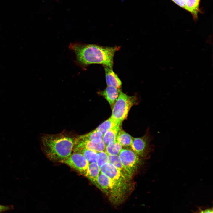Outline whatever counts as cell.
Instances as JSON below:
<instances>
[{"mask_svg": "<svg viewBox=\"0 0 213 213\" xmlns=\"http://www.w3.org/2000/svg\"><path fill=\"white\" fill-rule=\"evenodd\" d=\"M137 103L136 96H129L120 91L118 97L112 107L110 117L121 126L123 121L127 117L131 108Z\"/></svg>", "mask_w": 213, "mask_h": 213, "instance_id": "cell-3", "label": "cell"}, {"mask_svg": "<svg viewBox=\"0 0 213 213\" xmlns=\"http://www.w3.org/2000/svg\"><path fill=\"white\" fill-rule=\"evenodd\" d=\"M76 138L64 132L45 134L40 138L41 148L50 161L61 163L72 154Z\"/></svg>", "mask_w": 213, "mask_h": 213, "instance_id": "cell-2", "label": "cell"}, {"mask_svg": "<svg viewBox=\"0 0 213 213\" xmlns=\"http://www.w3.org/2000/svg\"><path fill=\"white\" fill-rule=\"evenodd\" d=\"M11 208L9 206H5L0 204V212L8 210Z\"/></svg>", "mask_w": 213, "mask_h": 213, "instance_id": "cell-22", "label": "cell"}, {"mask_svg": "<svg viewBox=\"0 0 213 213\" xmlns=\"http://www.w3.org/2000/svg\"><path fill=\"white\" fill-rule=\"evenodd\" d=\"M109 162L108 154L105 151L98 152V156L96 163L100 167L103 165Z\"/></svg>", "mask_w": 213, "mask_h": 213, "instance_id": "cell-20", "label": "cell"}, {"mask_svg": "<svg viewBox=\"0 0 213 213\" xmlns=\"http://www.w3.org/2000/svg\"><path fill=\"white\" fill-rule=\"evenodd\" d=\"M100 172L110 178L128 196L133 190L129 182L130 179L124 176L111 163L108 162L100 167Z\"/></svg>", "mask_w": 213, "mask_h": 213, "instance_id": "cell-4", "label": "cell"}, {"mask_svg": "<svg viewBox=\"0 0 213 213\" xmlns=\"http://www.w3.org/2000/svg\"><path fill=\"white\" fill-rule=\"evenodd\" d=\"M103 136L101 133L95 129L87 134L79 136L77 138L82 140H91L97 139H102Z\"/></svg>", "mask_w": 213, "mask_h": 213, "instance_id": "cell-19", "label": "cell"}, {"mask_svg": "<svg viewBox=\"0 0 213 213\" xmlns=\"http://www.w3.org/2000/svg\"><path fill=\"white\" fill-rule=\"evenodd\" d=\"M109 162L113 165L125 177L131 179V177L125 169L118 155L108 154Z\"/></svg>", "mask_w": 213, "mask_h": 213, "instance_id": "cell-13", "label": "cell"}, {"mask_svg": "<svg viewBox=\"0 0 213 213\" xmlns=\"http://www.w3.org/2000/svg\"><path fill=\"white\" fill-rule=\"evenodd\" d=\"M100 172V167L96 162L89 164L85 176L98 188V178Z\"/></svg>", "mask_w": 213, "mask_h": 213, "instance_id": "cell-11", "label": "cell"}, {"mask_svg": "<svg viewBox=\"0 0 213 213\" xmlns=\"http://www.w3.org/2000/svg\"><path fill=\"white\" fill-rule=\"evenodd\" d=\"M122 146L116 141L109 143L106 146L105 151L108 154L118 155Z\"/></svg>", "mask_w": 213, "mask_h": 213, "instance_id": "cell-17", "label": "cell"}, {"mask_svg": "<svg viewBox=\"0 0 213 213\" xmlns=\"http://www.w3.org/2000/svg\"><path fill=\"white\" fill-rule=\"evenodd\" d=\"M69 48L75 53L76 62L83 69H86L92 64H100L104 67L112 69L115 53L120 47L71 43Z\"/></svg>", "mask_w": 213, "mask_h": 213, "instance_id": "cell-1", "label": "cell"}, {"mask_svg": "<svg viewBox=\"0 0 213 213\" xmlns=\"http://www.w3.org/2000/svg\"><path fill=\"white\" fill-rule=\"evenodd\" d=\"M200 0H185V9L191 12L195 19L197 18Z\"/></svg>", "mask_w": 213, "mask_h": 213, "instance_id": "cell-16", "label": "cell"}, {"mask_svg": "<svg viewBox=\"0 0 213 213\" xmlns=\"http://www.w3.org/2000/svg\"><path fill=\"white\" fill-rule=\"evenodd\" d=\"M61 163L68 165L80 174L85 176L89 164L88 161L83 154L74 152Z\"/></svg>", "mask_w": 213, "mask_h": 213, "instance_id": "cell-6", "label": "cell"}, {"mask_svg": "<svg viewBox=\"0 0 213 213\" xmlns=\"http://www.w3.org/2000/svg\"><path fill=\"white\" fill-rule=\"evenodd\" d=\"M106 146L102 139L91 140H82L77 138L73 147H80L96 151L98 152L105 151Z\"/></svg>", "mask_w": 213, "mask_h": 213, "instance_id": "cell-8", "label": "cell"}, {"mask_svg": "<svg viewBox=\"0 0 213 213\" xmlns=\"http://www.w3.org/2000/svg\"><path fill=\"white\" fill-rule=\"evenodd\" d=\"M104 69L107 86H113L120 88L122 86V82L112 69L107 67H104Z\"/></svg>", "mask_w": 213, "mask_h": 213, "instance_id": "cell-10", "label": "cell"}, {"mask_svg": "<svg viewBox=\"0 0 213 213\" xmlns=\"http://www.w3.org/2000/svg\"><path fill=\"white\" fill-rule=\"evenodd\" d=\"M132 139L133 137L121 128L118 133L116 141L122 146H130Z\"/></svg>", "mask_w": 213, "mask_h": 213, "instance_id": "cell-15", "label": "cell"}, {"mask_svg": "<svg viewBox=\"0 0 213 213\" xmlns=\"http://www.w3.org/2000/svg\"><path fill=\"white\" fill-rule=\"evenodd\" d=\"M74 152L80 153L86 158L89 163L96 162L98 152L86 148L80 147H73Z\"/></svg>", "mask_w": 213, "mask_h": 213, "instance_id": "cell-12", "label": "cell"}, {"mask_svg": "<svg viewBox=\"0 0 213 213\" xmlns=\"http://www.w3.org/2000/svg\"><path fill=\"white\" fill-rule=\"evenodd\" d=\"M120 91V88L113 86H107L104 90L99 92V93L112 107L118 97Z\"/></svg>", "mask_w": 213, "mask_h": 213, "instance_id": "cell-9", "label": "cell"}, {"mask_svg": "<svg viewBox=\"0 0 213 213\" xmlns=\"http://www.w3.org/2000/svg\"><path fill=\"white\" fill-rule=\"evenodd\" d=\"M125 169L132 177L139 163V155L132 149H123L118 155Z\"/></svg>", "mask_w": 213, "mask_h": 213, "instance_id": "cell-5", "label": "cell"}, {"mask_svg": "<svg viewBox=\"0 0 213 213\" xmlns=\"http://www.w3.org/2000/svg\"><path fill=\"white\" fill-rule=\"evenodd\" d=\"M120 128L121 126L116 125L103 135L102 140L106 146L111 142L116 141L118 133Z\"/></svg>", "mask_w": 213, "mask_h": 213, "instance_id": "cell-14", "label": "cell"}, {"mask_svg": "<svg viewBox=\"0 0 213 213\" xmlns=\"http://www.w3.org/2000/svg\"><path fill=\"white\" fill-rule=\"evenodd\" d=\"M175 3L185 9V0H172Z\"/></svg>", "mask_w": 213, "mask_h": 213, "instance_id": "cell-21", "label": "cell"}, {"mask_svg": "<svg viewBox=\"0 0 213 213\" xmlns=\"http://www.w3.org/2000/svg\"><path fill=\"white\" fill-rule=\"evenodd\" d=\"M150 135L148 133L141 138L133 137L130 146L132 150L138 155L143 156L148 152Z\"/></svg>", "mask_w": 213, "mask_h": 213, "instance_id": "cell-7", "label": "cell"}, {"mask_svg": "<svg viewBox=\"0 0 213 213\" xmlns=\"http://www.w3.org/2000/svg\"><path fill=\"white\" fill-rule=\"evenodd\" d=\"M117 125H120L110 117L100 125L96 129L104 135L110 129Z\"/></svg>", "mask_w": 213, "mask_h": 213, "instance_id": "cell-18", "label": "cell"}, {"mask_svg": "<svg viewBox=\"0 0 213 213\" xmlns=\"http://www.w3.org/2000/svg\"><path fill=\"white\" fill-rule=\"evenodd\" d=\"M199 213H213L212 209H207L201 211Z\"/></svg>", "mask_w": 213, "mask_h": 213, "instance_id": "cell-23", "label": "cell"}]
</instances>
